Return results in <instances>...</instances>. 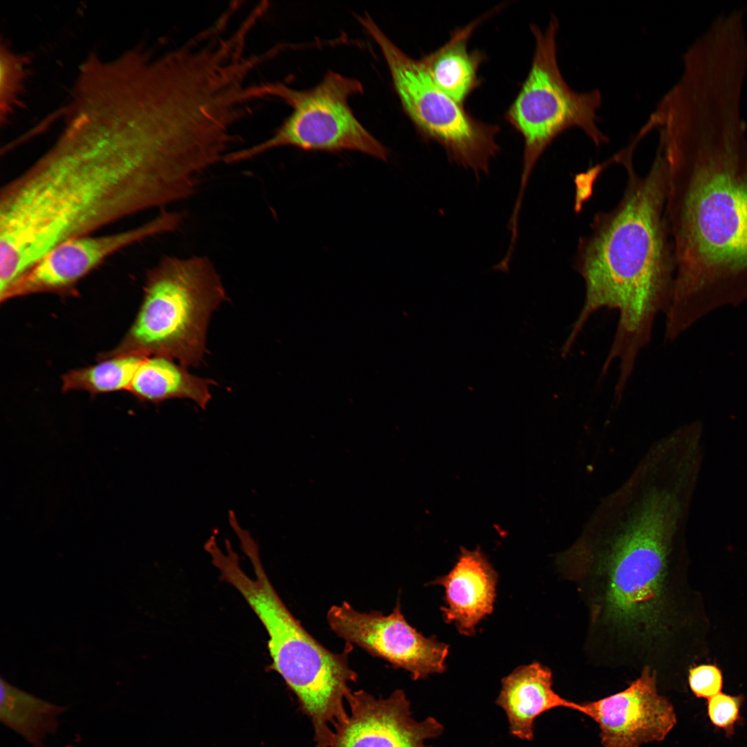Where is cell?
Returning <instances> with one entry per match:
<instances>
[{
  "label": "cell",
  "instance_id": "obj_1",
  "mask_svg": "<svg viewBox=\"0 0 747 747\" xmlns=\"http://www.w3.org/2000/svg\"><path fill=\"white\" fill-rule=\"evenodd\" d=\"M55 142L0 191V263L19 275L56 245L192 196L205 167L179 117L115 84L75 91Z\"/></svg>",
  "mask_w": 747,
  "mask_h": 747
},
{
  "label": "cell",
  "instance_id": "obj_2",
  "mask_svg": "<svg viewBox=\"0 0 747 747\" xmlns=\"http://www.w3.org/2000/svg\"><path fill=\"white\" fill-rule=\"evenodd\" d=\"M690 490L658 464L635 467L603 498L570 546L560 578L585 614L582 649L596 665L661 674L682 629L679 561Z\"/></svg>",
  "mask_w": 747,
  "mask_h": 747
},
{
  "label": "cell",
  "instance_id": "obj_3",
  "mask_svg": "<svg viewBox=\"0 0 747 747\" xmlns=\"http://www.w3.org/2000/svg\"><path fill=\"white\" fill-rule=\"evenodd\" d=\"M667 166L666 213L676 273L668 310L692 326L747 301V139L744 130L658 136Z\"/></svg>",
  "mask_w": 747,
  "mask_h": 747
},
{
  "label": "cell",
  "instance_id": "obj_4",
  "mask_svg": "<svg viewBox=\"0 0 747 747\" xmlns=\"http://www.w3.org/2000/svg\"><path fill=\"white\" fill-rule=\"evenodd\" d=\"M634 149L614 163L626 172L617 204L597 212L589 232L579 238L573 268L584 284V301L561 354L566 357L590 316L602 308L618 310L614 341L602 369L618 362L620 383L627 382L639 351L649 342L656 316L667 311L673 296L676 258L666 213L667 166L657 146L648 171L634 167Z\"/></svg>",
  "mask_w": 747,
  "mask_h": 747
},
{
  "label": "cell",
  "instance_id": "obj_5",
  "mask_svg": "<svg viewBox=\"0 0 747 747\" xmlns=\"http://www.w3.org/2000/svg\"><path fill=\"white\" fill-rule=\"evenodd\" d=\"M248 560L253 575L235 561L222 573L256 614L268 634V649L275 670L295 695L300 710L311 720L315 747H332L334 730L347 714L349 685L358 674L350 667L353 645L331 652L315 639L286 607L263 566L260 554Z\"/></svg>",
  "mask_w": 747,
  "mask_h": 747
},
{
  "label": "cell",
  "instance_id": "obj_6",
  "mask_svg": "<svg viewBox=\"0 0 747 747\" xmlns=\"http://www.w3.org/2000/svg\"><path fill=\"white\" fill-rule=\"evenodd\" d=\"M226 299L213 262L205 255L163 256L147 274L142 305L130 331L140 353L199 366L212 313Z\"/></svg>",
  "mask_w": 747,
  "mask_h": 747
},
{
  "label": "cell",
  "instance_id": "obj_7",
  "mask_svg": "<svg viewBox=\"0 0 747 747\" xmlns=\"http://www.w3.org/2000/svg\"><path fill=\"white\" fill-rule=\"evenodd\" d=\"M559 21L552 15L544 30L532 24L535 49L528 73L506 109L505 120L523 138L519 187L508 227L518 229L519 214L533 169L547 148L561 134L579 129L596 146L609 142L600 129L598 111L602 96L599 89L579 92L564 78L557 56Z\"/></svg>",
  "mask_w": 747,
  "mask_h": 747
},
{
  "label": "cell",
  "instance_id": "obj_8",
  "mask_svg": "<svg viewBox=\"0 0 747 747\" xmlns=\"http://www.w3.org/2000/svg\"><path fill=\"white\" fill-rule=\"evenodd\" d=\"M379 46L404 112L425 142H434L450 162L487 174L500 151L496 141L500 127L472 116L432 81L421 59L400 49L368 15L357 17Z\"/></svg>",
  "mask_w": 747,
  "mask_h": 747
},
{
  "label": "cell",
  "instance_id": "obj_9",
  "mask_svg": "<svg viewBox=\"0 0 747 747\" xmlns=\"http://www.w3.org/2000/svg\"><path fill=\"white\" fill-rule=\"evenodd\" d=\"M259 89L262 99L282 100L292 112L270 138L231 150L224 158L225 164L239 163L284 146L305 151H356L383 161L389 159L387 148L362 126L350 108L349 98L363 91L356 79L329 71L311 89L297 90L282 82H263Z\"/></svg>",
  "mask_w": 747,
  "mask_h": 747
},
{
  "label": "cell",
  "instance_id": "obj_10",
  "mask_svg": "<svg viewBox=\"0 0 747 747\" xmlns=\"http://www.w3.org/2000/svg\"><path fill=\"white\" fill-rule=\"evenodd\" d=\"M181 212L160 210L137 226L104 234L64 241L51 248L0 295L1 300L69 288L115 253L146 239L176 231Z\"/></svg>",
  "mask_w": 747,
  "mask_h": 747
},
{
  "label": "cell",
  "instance_id": "obj_11",
  "mask_svg": "<svg viewBox=\"0 0 747 747\" xmlns=\"http://www.w3.org/2000/svg\"><path fill=\"white\" fill-rule=\"evenodd\" d=\"M326 619L338 637L406 670L415 681L445 670L449 646L435 636H424L411 626L401 611L399 599L388 615L378 611L360 612L343 602L329 609Z\"/></svg>",
  "mask_w": 747,
  "mask_h": 747
},
{
  "label": "cell",
  "instance_id": "obj_12",
  "mask_svg": "<svg viewBox=\"0 0 747 747\" xmlns=\"http://www.w3.org/2000/svg\"><path fill=\"white\" fill-rule=\"evenodd\" d=\"M580 712L598 723L602 747H640L659 742L676 723L674 707L659 694L657 674L649 668L623 690L580 703Z\"/></svg>",
  "mask_w": 747,
  "mask_h": 747
},
{
  "label": "cell",
  "instance_id": "obj_13",
  "mask_svg": "<svg viewBox=\"0 0 747 747\" xmlns=\"http://www.w3.org/2000/svg\"><path fill=\"white\" fill-rule=\"evenodd\" d=\"M347 706L345 719L335 728L332 747H433L425 741L443 732L434 717L414 719L401 690L386 698L351 690Z\"/></svg>",
  "mask_w": 747,
  "mask_h": 747
},
{
  "label": "cell",
  "instance_id": "obj_14",
  "mask_svg": "<svg viewBox=\"0 0 747 747\" xmlns=\"http://www.w3.org/2000/svg\"><path fill=\"white\" fill-rule=\"evenodd\" d=\"M498 575L480 548L461 547L457 562L448 574L428 584L445 588L446 605L441 607L446 623H454L459 632L474 635L476 626L493 611Z\"/></svg>",
  "mask_w": 747,
  "mask_h": 747
},
{
  "label": "cell",
  "instance_id": "obj_15",
  "mask_svg": "<svg viewBox=\"0 0 747 747\" xmlns=\"http://www.w3.org/2000/svg\"><path fill=\"white\" fill-rule=\"evenodd\" d=\"M495 703L506 714L510 734L528 741L534 737L535 719L544 712L556 708L580 710V703L554 691L551 670L538 662L519 666L505 676Z\"/></svg>",
  "mask_w": 747,
  "mask_h": 747
},
{
  "label": "cell",
  "instance_id": "obj_16",
  "mask_svg": "<svg viewBox=\"0 0 747 747\" xmlns=\"http://www.w3.org/2000/svg\"><path fill=\"white\" fill-rule=\"evenodd\" d=\"M504 6L499 5L466 26L456 28L445 44L421 59L434 83L461 104L481 85L478 72L487 59L483 52L468 49L469 39L482 22Z\"/></svg>",
  "mask_w": 747,
  "mask_h": 747
},
{
  "label": "cell",
  "instance_id": "obj_17",
  "mask_svg": "<svg viewBox=\"0 0 747 747\" xmlns=\"http://www.w3.org/2000/svg\"><path fill=\"white\" fill-rule=\"evenodd\" d=\"M214 383L191 374L187 367L176 364L170 358L156 356L142 362L129 389L144 400L158 403L186 398L205 409L211 399L210 385Z\"/></svg>",
  "mask_w": 747,
  "mask_h": 747
},
{
  "label": "cell",
  "instance_id": "obj_18",
  "mask_svg": "<svg viewBox=\"0 0 747 747\" xmlns=\"http://www.w3.org/2000/svg\"><path fill=\"white\" fill-rule=\"evenodd\" d=\"M0 720L34 747H44L48 735L56 733L58 717L68 710L44 701L0 679Z\"/></svg>",
  "mask_w": 747,
  "mask_h": 747
},
{
  "label": "cell",
  "instance_id": "obj_19",
  "mask_svg": "<svg viewBox=\"0 0 747 747\" xmlns=\"http://www.w3.org/2000/svg\"><path fill=\"white\" fill-rule=\"evenodd\" d=\"M145 359L142 353L130 354L72 371L64 377V389L102 393L129 388L136 370Z\"/></svg>",
  "mask_w": 747,
  "mask_h": 747
},
{
  "label": "cell",
  "instance_id": "obj_20",
  "mask_svg": "<svg viewBox=\"0 0 747 747\" xmlns=\"http://www.w3.org/2000/svg\"><path fill=\"white\" fill-rule=\"evenodd\" d=\"M742 696L719 693L708 699V714L715 726L723 729L727 735H732L736 723L741 720Z\"/></svg>",
  "mask_w": 747,
  "mask_h": 747
},
{
  "label": "cell",
  "instance_id": "obj_21",
  "mask_svg": "<svg viewBox=\"0 0 747 747\" xmlns=\"http://www.w3.org/2000/svg\"><path fill=\"white\" fill-rule=\"evenodd\" d=\"M688 683L696 697L709 699L721 690L722 672L715 665H697L689 670Z\"/></svg>",
  "mask_w": 747,
  "mask_h": 747
},
{
  "label": "cell",
  "instance_id": "obj_22",
  "mask_svg": "<svg viewBox=\"0 0 747 747\" xmlns=\"http://www.w3.org/2000/svg\"><path fill=\"white\" fill-rule=\"evenodd\" d=\"M1 51V98L4 96L1 102L5 100V110L7 113L14 93L17 91L16 86L18 87L21 78V65L17 57L7 49Z\"/></svg>",
  "mask_w": 747,
  "mask_h": 747
}]
</instances>
